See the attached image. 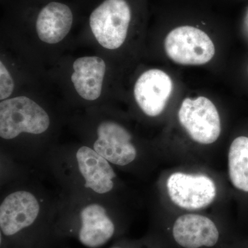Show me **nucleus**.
I'll list each match as a JSON object with an SVG mask.
<instances>
[{"label": "nucleus", "mask_w": 248, "mask_h": 248, "mask_svg": "<svg viewBox=\"0 0 248 248\" xmlns=\"http://www.w3.org/2000/svg\"><path fill=\"white\" fill-rule=\"evenodd\" d=\"M109 248H163L158 240L148 233L139 239H119Z\"/></svg>", "instance_id": "obj_15"}, {"label": "nucleus", "mask_w": 248, "mask_h": 248, "mask_svg": "<svg viewBox=\"0 0 248 248\" xmlns=\"http://www.w3.org/2000/svg\"><path fill=\"white\" fill-rule=\"evenodd\" d=\"M120 202L63 194L59 200L55 231L58 241L73 238L88 248H99L125 233L128 221Z\"/></svg>", "instance_id": "obj_2"}, {"label": "nucleus", "mask_w": 248, "mask_h": 248, "mask_svg": "<svg viewBox=\"0 0 248 248\" xmlns=\"http://www.w3.org/2000/svg\"><path fill=\"white\" fill-rule=\"evenodd\" d=\"M226 179L241 218L248 217V135L235 137L226 154Z\"/></svg>", "instance_id": "obj_11"}, {"label": "nucleus", "mask_w": 248, "mask_h": 248, "mask_svg": "<svg viewBox=\"0 0 248 248\" xmlns=\"http://www.w3.org/2000/svg\"><path fill=\"white\" fill-rule=\"evenodd\" d=\"M50 119L46 111L27 97H16L0 103V138L12 141L22 134L40 135L48 130Z\"/></svg>", "instance_id": "obj_8"}, {"label": "nucleus", "mask_w": 248, "mask_h": 248, "mask_svg": "<svg viewBox=\"0 0 248 248\" xmlns=\"http://www.w3.org/2000/svg\"><path fill=\"white\" fill-rule=\"evenodd\" d=\"M168 57L182 65H203L213 58L215 47L204 31L184 26L173 29L165 39Z\"/></svg>", "instance_id": "obj_10"}, {"label": "nucleus", "mask_w": 248, "mask_h": 248, "mask_svg": "<svg viewBox=\"0 0 248 248\" xmlns=\"http://www.w3.org/2000/svg\"><path fill=\"white\" fill-rule=\"evenodd\" d=\"M58 202L31 183L8 187L0 202V248H53L59 241L55 231Z\"/></svg>", "instance_id": "obj_1"}, {"label": "nucleus", "mask_w": 248, "mask_h": 248, "mask_svg": "<svg viewBox=\"0 0 248 248\" xmlns=\"http://www.w3.org/2000/svg\"><path fill=\"white\" fill-rule=\"evenodd\" d=\"M161 173L156 191L159 213H208L232 197L228 182L205 164H177Z\"/></svg>", "instance_id": "obj_3"}, {"label": "nucleus", "mask_w": 248, "mask_h": 248, "mask_svg": "<svg viewBox=\"0 0 248 248\" xmlns=\"http://www.w3.org/2000/svg\"><path fill=\"white\" fill-rule=\"evenodd\" d=\"M14 90V81L2 62H0V99L5 100Z\"/></svg>", "instance_id": "obj_16"}, {"label": "nucleus", "mask_w": 248, "mask_h": 248, "mask_svg": "<svg viewBox=\"0 0 248 248\" xmlns=\"http://www.w3.org/2000/svg\"><path fill=\"white\" fill-rule=\"evenodd\" d=\"M170 77L159 69L148 70L135 83L134 95L138 107L149 117H159L166 109L173 89Z\"/></svg>", "instance_id": "obj_12"}, {"label": "nucleus", "mask_w": 248, "mask_h": 248, "mask_svg": "<svg viewBox=\"0 0 248 248\" xmlns=\"http://www.w3.org/2000/svg\"><path fill=\"white\" fill-rule=\"evenodd\" d=\"M89 146L116 169L135 175L151 171L160 160L156 155L141 150L130 130L115 121L101 122L96 130V139Z\"/></svg>", "instance_id": "obj_6"}, {"label": "nucleus", "mask_w": 248, "mask_h": 248, "mask_svg": "<svg viewBox=\"0 0 248 248\" xmlns=\"http://www.w3.org/2000/svg\"><path fill=\"white\" fill-rule=\"evenodd\" d=\"M228 248H248V243L241 242V241L236 240L234 243L232 244Z\"/></svg>", "instance_id": "obj_17"}, {"label": "nucleus", "mask_w": 248, "mask_h": 248, "mask_svg": "<svg viewBox=\"0 0 248 248\" xmlns=\"http://www.w3.org/2000/svg\"><path fill=\"white\" fill-rule=\"evenodd\" d=\"M177 118L190 141L200 148L213 146L221 137V117L208 98H186L178 110Z\"/></svg>", "instance_id": "obj_7"}, {"label": "nucleus", "mask_w": 248, "mask_h": 248, "mask_svg": "<svg viewBox=\"0 0 248 248\" xmlns=\"http://www.w3.org/2000/svg\"><path fill=\"white\" fill-rule=\"evenodd\" d=\"M73 15L67 5L50 2L40 12L36 22L37 35L45 43L58 44L71 31Z\"/></svg>", "instance_id": "obj_13"}, {"label": "nucleus", "mask_w": 248, "mask_h": 248, "mask_svg": "<svg viewBox=\"0 0 248 248\" xmlns=\"http://www.w3.org/2000/svg\"><path fill=\"white\" fill-rule=\"evenodd\" d=\"M149 233L163 248H228L237 240L226 221L208 213H159Z\"/></svg>", "instance_id": "obj_5"}, {"label": "nucleus", "mask_w": 248, "mask_h": 248, "mask_svg": "<svg viewBox=\"0 0 248 248\" xmlns=\"http://www.w3.org/2000/svg\"><path fill=\"white\" fill-rule=\"evenodd\" d=\"M71 81L80 97L94 101L100 97L105 76V62L98 57H83L73 63Z\"/></svg>", "instance_id": "obj_14"}, {"label": "nucleus", "mask_w": 248, "mask_h": 248, "mask_svg": "<svg viewBox=\"0 0 248 248\" xmlns=\"http://www.w3.org/2000/svg\"><path fill=\"white\" fill-rule=\"evenodd\" d=\"M131 20L125 0H105L90 16L93 35L104 48L115 50L125 42Z\"/></svg>", "instance_id": "obj_9"}, {"label": "nucleus", "mask_w": 248, "mask_h": 248, "mask_svg": "<svg viewBox=\"0 0 248 248\" xmlns=\"http://www.w3.org/2000/svg\"><path fill=\"white\" fill-rule=\"evenodd\" d=\"M44 162L62 186L63 194L119 202L124 194L125 186L115 168L87 145L69 153H50Z\"/></svg>", "instance_id": "obj_4"}]
</instances>
